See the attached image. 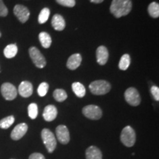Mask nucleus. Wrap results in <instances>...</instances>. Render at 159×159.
I'll use <instances>...</instances> for the list:
<instances>
[{"label":"nucleus","instance_id":"1","mask_svg":"<svg viewBox=\"0 0 159 159\" xmlns=\"http://www.w3.org/2000/svg\"><path fill=\"white\" fill-rule=\"evenodd\" d=\"M132 9L131 0H113L110 7V11L116 18L127 16Z\"/></svg>","mask_w":159,"mask_h":159},{"label":"nucleus","instance_id":"2","mask_svg":"<svg viewBox=\"0 0 159 159\" xmlns=\"http://www.w3.org/2000/svg\"><path fill=\"white\" fill-rule=\"evenodd\" d=\"M111 84L103 80H98L92 82L89 85L91 92L94 95H104L110 91Z\"/></svg>","mask_w":159,"mask_h":159},{"label":"nucleus","instance_id":"3","mask_svg":"<svg viewBox=\"0 0 159 159\" xmlns=\"http://www.w3.org/2000/svg\"><path fill=\"white\" fill-rule=\"evenodd\" d=\"M120 140L125 147H128V148L133 147L136 140L135 130L130 126H126L123 128L121 133Z\"/></svg>","mask_w":159,"mask_h":159},{"label":"nucleus","instance_id":"4","mask_svg":"<svg viewBox=\"0 0 159 159\" xmlns=\"http://www.w3.org/2000/svg\"><path fill=\"white\" fill-rule=\"evenodd\" d=\"M41 139L43 143L44 144L46 148L49 153L53 152L57 146L56 139L55 135L51 132L49 129L44 128L41 131Z\"/></svg>","mask_w":159,"mask_h":159},{"label":"nucleus","instance_id":"5","mask_svg":"<svg viewBox=\"0 0 159 159\" xmlns=\"http://www.w3.org/2000/svg\"><path fill=\"white\" fill-rule=\"evenodd\" d=\"M29 54L30 57L33 63H34L35 66L39 69H43L45 67L47 62H46L45 57L41 54V52L37 49L36 47H32L29 49Z\"/></svg>","mask_w":159,"mask_h":159},{"label":"nucleus","instance_id":"6","mask_svg":"<svg viewBox=\"0 0 159 159\" xmlns=\"http://www.w3.org/2000/svg\"><path fill=\"white\" fill-rule=\"evenodd\" d=\"M83 114L89 119L98 120L102 116V111L97 105H89L83 108Z\"/></svg>","mask_w":159,"mask_h":159},{"label":"nucleus","instance_id":"7","mask_svg":"<svg viewBox=\"0 0 159 159\" xmlns=\"http://www.w3.org/2000/svg\"><path fill=\"white\" fill-rule=\"evenodd\" d=\"M125 101L132 106H138L141 103V97L136 89L130 87L125 92Z\"/></svg>","mask_w":159,"mask_h":159},{"label":"nucleus","instance_id":"8","mask_svg":"<svg viewBox=\"0 0 159 159\" xmlns=\"http://www.w3.org/2000/svg\"><path fill=\"white\" fill-rule=\"evenodd\" d=\"M1 93L6 100H13L18 94L16 88L10 83H5L2 85Z\"/></svg>","mask_w":159,"mask_h":159},{"label":"nucleus","instance_id":"9","mask_svg":"<svg viewBox=\"0 0 159 159\" xmlns=\"http://www.w3.org/2000/svg\"><path fill=\"white\" fill-rule=\"evenodd\" d=\"M13 13L21 23H25L29 19L30 15L28 8L22 5H16L13 8Z\"/></svg>","mask_w":159,"mask_h":159},{"label":"nucleus","instance_id":"10","mask_svg":"<svg viewBox=\"0 0 159 159\" xmlns=\"http://www.w3.org/2000/svg\"><path fill=\"white\" fill-rule=\"evenodd\" d=\"M56 132V136L57 140L59 141L61 144H68L70 141V136H69V132L68 128L65 125H59L56 128L55 130Z\"/></svg>","mask_w":159,"mask_h":159},{"label":"nucleus","instance_id":"11","mask_svg":"<svg viewBox=\"0 0 159 159\" xmlns=\"http://www.w3.org/2000/svg\"><path fill=\"white\" fill-rule=\"evenodd\" d=\"M27 129H28V126L26 123H20L17 125L12 130L11 134V139L14 141L19 140L26 134Z\"/></svg>","mask_w":159,"mask_h":159},{"label":"nucleus","instance_id":"12","mask_svg":"<svg viewBox=\"0 0 159 159\" xmlns=\"http://www.w3.org/2000/svg\"><path fill=\"white\" fill-rule=\"evenodd\" d=\"M18 92L22 97L27 98L33 94V87L30 82L28 81H23L20 83Z\"/></svg>","mask_w":159,"mask_h":159},{"label":"nucleus","instance_id":"13","mask_svg":"<svg viewBox=\"0 0 159 159\" xmlns=\"http://www.w3.org/2000/svg\"><path fill=\"white\" fill-rule=\"evenodd\" d=\"M97 61L99 65L103 66L106 64L107 61L108 60V49L104 46H100L97 49L96 51Z\"/></svg>","mask_w":159,"mask_h":159},{"label":"nucleus","instance_id":"14","mask_svg":"<svg viewBox=\"0 0 159 159\" xmlns=\"http://www.w3.org/2000/svg\"><path fill=\"white\" fill-rule=\"evenodd\" d=\"M57 115V110L56 107L53 105H49L45 107L43 112V117L47 122H52L56 119Z\"/></svg>","mask_w":159,"mask_h":159},{"label":"nucleus","instance_id":"15","mask_svg":"<svg viewBox=\"0 0 159 159\" xmlns=\"http://www.w3.org/2000/svg\"><path fill=\"white\" fill-rule=\"evenodd\" d=\"M81 61H82V57L78 53L71 55L67 61V68L71 69V70H75L80 66Z\"/></svg>","mask_w":159,"mask_h":159},{"label":"nucleus","instance_id":"16","mask_svg":"<svg viewBox=\"0 0 159 159\" xmlns=\"http://www.w3.org/2000/svg\"><path fill=\"white\" fill-rule=\"evenodd\" d=\"M52 25L57 31H62L66 27V22L63 17L60 14H55L52 19Z\"/></svg>","mask_w":159,"mask_h":159},{"label":"nucleus","instance_id":"17","mask_svg":"<svg viewBox=\"0 0 159 159\" xmlns=\"http://www.w3.org/2000/svg\"><path fill=\"white\" fill-rule=\"evenodd\" d=\"M86 159H102V154L100 150L95 146H91L85 151Z\"/></svg>","mask_w":159,"mask_h":159},{"label":"nucleus","instance_id":"18","mask_svg":"<svg viewBox=\"0 0 159 159\" xmlns=\"http://www.w3.org/2000/svg\"><path fill=\"white\" fill-rule=\"evenodd\" d=\"M71 88H72V91H74V93L76 94L77 97H80V98H82L85 95V88L82 83L79 82H75L72 83L71 85Z\"/></svg>","mask_w":159,"mask_h":159},{"label":"nucleus","instance_id":"19","mask_svg":"<svg viewBox=\"0 0 159 159\" xmlns=\"http://www.w3.org/2000/svg\"><path fill=\"white\" fill-rule=\"evenodd\" d=\"M39 39L40 42H41V45L43 48L48 49L52 44V39L51 36L48 33L46 32H41L39 35Z\"/></svg>","mask_w":159,"mask_h":159},{"label":"nucleus","instance_id":"20","mask_svg":"<svg viewBox=\"0 0 159 159\" xmlns=\"http://www.w3.org/2000/svg\"><path fill=\"white\" fill-rule=\"evenodd\" d=\"M18 47L16 44H9L4 49V55L7 58H13L16 55Z\"/></svg>","mask_w":159,"mask_h":159},{"label":"nucleus","instance_id":"21","mask_svg":"<svg viewBox=\"0 0 159 159\" xmlns=\"http://www.w3.org/2000/svg\"><path fill=\"white\" fill-rule=\"evenodd\" d=\"M130 64V57L128 54H125L121 57L119 63V68L121 70L125 71L128 69Z\"/></svg>","mask_w":159,"mask_h":159},{"label":"nucleus","instance_id":"22","mask_svg":"<svg viewBox=\"0 0 159 159\" xmlns=\"http://www.w3.org/2000/svg\"><path fill=\"white\" fill-rule=\"evenodd\" d=\"M148 13L151 17L156 18L159 17V5L158 3L153 2L150 3L148 6Z\"/></svg>","mask_w":159,"mask_h":159},{"label":"nucleus","instance_id":"23","mask_svg":"<svg viewBox=\"0 0 159 159\" xmlns=\"http://www.w3.org/2000/svg\"><path fill=\"white\" fill-rule=\"evenodd\" d=\"M53 97H54V99L56 101H57V102H61L66 99L67 94L63 89H55L54 92H53Z\"/></svg>","mask_w":159,"mask_h":159},{"label":"nucleus","instance_id":"24","mask_svg":"<svg viewBox=\"0 0 159 159\" xmlns=\"http://www.w3.org/2000/svg\"><path fill=\"white\" fill-rule=\"evenodd\" d=\"M15 122V118L13 116H9L0 120V128L7 129L11 126Z\"/></svg>","mask_w":159,"mask_h":159},{"label":"nucleus","instance_id":"25","mask_svg":"<svg viewBox=\"0 0 159 159\" xmlns=\"http://www.w3.org/2000/svg\"><path fill=\"white\" fill-rule=\"evenodd\" d=\"M49 15H50V11L47 7H44L41 10V11L40 12L39 18H38V21H39V24H44L47 21V20L49 19Z\"/></svg>","mask_w":159,"mask_h":159},{"label":"nucleus","instance_id":"26","mask_svg":"<svg viewBox=\"0 0 159 159\" xmlns=\"http://www.w3.org/2000/svg\"><path fill=\"white\" fill-rule=\"evenodd\" d=\"M38 105L35 103H31L28 106V115L30 118L35 119L38 116Z\"/></svg>","mask_w":159,"mask_h":159},{"label":"nucleus","instance_id":"27","mask_svg":"<svg viewBox=\"0 0 159 159\" xmlns=\"http://www.w3.org/2000/svg\"><path fill=\"white\" fill-rule=\"evenodd\" d=\"M49 90V84L47 83H41L38 88V94L40 97H44Z\"/></svg>","mask_w":159,"mask_h":159},{"label":"nucleus","instance_id":"28","mask_svg":"<svg viewBox=\"0 0 159 159\" xmlns=\"http://www.w3.org/2000/svg\"><path fill=\"white\" fill-rule=\"evenodd\" d=\"M59 5L64 7H73L75 6V0H55Z\"/></svg>","mask_w":159,"mask_h":159},{"label":"nucleus","instance_id":"29","mask_svg":"<svg viewBox=\"0 0 159 159\" xmlns=\"http://www.w3.org/2000/svg\"><path fill=\"white\" fill-rule=\"evenodd\" d=\"M8 13V10L6 7L3 0H0V16L5 17Z\"/></svg>","mask_w":159,"mask_h":159},{"label":"nucleus","instance_id":"30","mask_svg":"<svg viewBox=\"0 0 159 159\" xmlns=\"http://www.w3.org/2000/svg\"><path fill=\"white\" fill-rule=\"evenodd\" d=\"M151 94H152V97H154V99H156V101L159 100V88L158 86H156V85H153V86L151 87L150 89Z\"/></svg>","mask_w":159,"mask_h":159},{"label":"nucleus","instance_id":"31","mask_svg":"<svg viewBox=\"0 0 159 159\" xmlns=\"http://www.w3.org/2000/svg\"><path fill=\"white\" fill-rule=\"evenodd\" d=\"M29 159H45V158L41 153H39V152H34V153L31 154L30 156Z\"/></svg>","mask_w":159,"mask_h":159},{"label":"nucleus","instance_id":"32","mask_svg":"<svg viewBox=\"0 0 159 159\" xmlns=\"http://www.w3.org/2000/svg\"><path fill=\"white\" fill-rule=\"evenodd\" d=\"M91 2L95 3V4H99V3H102L104 0H90Z\"/></svg>","mask_w":159,"mask_h":159},{"label":"nucleus","instance_id":"33","mask_svg":"<svg viewBox=\"0 0 159 159\" xmlns=\"http://www.w3.org/2000/svg\"><path fill=\"white\" fill-rule=\"evenodd\" d=\"M2 36V34H1V33H0V37H1Z\"/></svg>","mask_w":159,"mask_h":159}]
</instances>
